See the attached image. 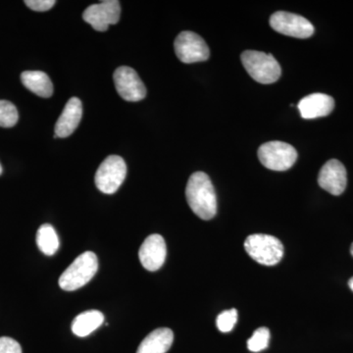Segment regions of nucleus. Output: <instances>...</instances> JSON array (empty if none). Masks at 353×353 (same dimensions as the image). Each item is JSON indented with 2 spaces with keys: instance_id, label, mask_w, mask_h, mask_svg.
<instances>
[{
  "instance_id": "1",
  "label": "nucleus",
  "mask_w": 353,
  "mask_h": 353,
  "mask_svg": "<svg viewBox=\"0 0 353 353\" xmlns=\"http://www.w3.org/2000/svg\"><path fill=\"white\" fill-rule=\"evenodd\" d=\"M185 196L194 214L202 220H210L217 213V196L208 174L196 172L188 182Z\"/></svg>"
},
{
  "instance_id": "2",
  "label": "nucleus",
  "mask_w": 353,
  "mask_h": 353,
  "mask_svg": "<svg viewBox=\"0 0 353 353\" xmlns=\"http://www.w3.org/2000/svg\"><path fill=\"white\" fill-rule=\"evenodd\" d=\"M97 270L99 259L97 254L92 252H83L60 276V288L66 292L81 289L94 277Z\"/></svg>"
},
{
  "instance_id": "3",
  "label": "nucleus",
  "mask_w": 353,
  "mask_h": 353,
  "mask_svg": "<svg viewBox=\"0 0 353 353\" xmlns=\"http://www.w3.org/2000/svg\"><path fill=\"white\" fill-rule=\"evenodd\" d=\"M241 63L253 80L260 83L277 82L282 74L280 64L270 53L245 50L241 54Z\"/></svg>"
},
{
  "instance_id": "4",
  "label": "nucleus",
  "mask_w": 353,
  "mask_h": 353,
  "mask_svg": "<svg viewBox=\"0 0 353 353\" xmlns=\"http://www.w3.org/2000/svg\"><path fill=\"white\" fill-rule=\"evenodd\" d=\"M245 248L253 260L265 266H274L284 256V245L270 234H255L248 236Z\"/></svg>"
},
{
  "instance_id": "5",
  "label": "nucleus",
  "mask_w": 353,
  "mask_h": 353,
  "mask_svg": "<svg viewBox=\"0 0 353 353\" xmlns=\"http://www.w3.org/2000/svg\"><path fill=\"white\" fill-rule=\"evenodd\" d=\"M259 158L263 166L273 171H287L294 166L297 152L294 146L283 141H269L260 146Z\"/></svg>"
},
{
  "instance_id": "6",
  "label": "nucleus",
  "mask_w": 353,
  "mask_h": 353,
  "mask_svg": "<svg viewBox=\"0 0 353 353\" xmlns=\"http://www.w3.org/2000/svg\"><path fill=\"white\" fill-rule=\"evenodd\" d=\"M127 165L124 159L118 155H110L104 160L95 174V185L97 189L106 194L117 192L126 179Z\"/></svg>"
},
{
  "instance_id": "7",
  "label": "nucleus",
  "mask_w": 353,
  "mask_h": 353,
  "mask_svg": "<svg viewBox=\"0 0 353 353\" xmlns=\"http://www.w3.org/2000/svg\"><path fill=\"white\" fill-rule=\"evenodd\" d=\"M176 57L183 63H196L206 61L210 57L208 44L201 36L192 32L179 34L174 43Z\"/></svg>"
},
{
  "instance_id": "8",
  "label": "nucleus",
  "mask_w": 353,
  "mask_h": 353,
  "mask_svg": "<svg viewBox=\"0 0 353 353\" xmlns=\"http://www.w3.org/2000/svg\"><path fill=\"white\" fill-rule=\"evenodd\" d=\"M270 26L274 31L297 39L310 38L314 34V26L306 18L297 14L278 11L270 18Z\"/></svg>"
},
{
  "instance_id": "9",
  "label": "nucleus",
  "mask_w": 353,
  "mask_h": 353,
  "mask_svg": "<svg viewBox=\"0 0 353 353\" xmlns=\"http://www.w3.org/2000/svg\"><path fill=\"white\" fill-rule=\"evenodd\" d=\"M120 16V2L117 0H106L101 3L92 4L83 14L85 22L99 32L108 31L109 26L117 24Z\"/></svg>"
},
{
  "instance_id": "10",
  "label": "nucleus",
  "mask_w": 353,
  "mask_h": 353,
  "mask_svg": "<svg viewBox=\"0 0 353 353\" xmlns=\"http://www.w3.org/2000/svg\"><path fill=\"white\" fill-rule=\"evenodd\" d=\"M114 83L118 94L127 101H139L145 99L146 88L131 67H119L114 72Z\"/></svg>"
},
{
  "instance_id": "11",
  "label": "nucleus",
  "mask_w": 353,
  "mask_h": 353,
  "mask_svg": "<svg viewBox=\"0 0 353 353\" xmlns=\"http://www.w3.org/2000/svg\"><path fill=\"white\" fill-rule=\"evenodd\" d=\"M318 183L323 190L333 196H341L345 192L347 185L345 167L339 160H329L319 172Z\"/></svg>"
},
{
  "instance_id": "12",
  "label": "nucleus",
  "mask_w": 353,
  "mask_h": 353,
  "mask_svg": "<svg viewBox=\"0 0 353 353\" xmlns=\"http://www.w3.org/2000/svg\"><path fill=\"white\" fill-rule=\"evenodd\" d=\"M166 255V243L160 234H150L139 248V261L148 271L159 270L163 266Z\"/></svg>"
},
{
  "instance_id": "13",
  "label": "nucleus",
  "mask_w": 353,
  "mask_h": 353,
  "mask_svg": "<svg viewBox=\"0 0 353 353\" xmlns=\"http://www.w3.org/2000/svg\"><path fill=\"white\" fill-rule=\"evenodd\" d=\"M83 116L82 102L78 97H72L65 105L59 119L55 125L57 138H67L71 136L80 124Z\"/></svg>"
},
{
  "instance_id": "14",
  "label": "nucleus",
  "mask_w": 353,
  "mask_h": 353,
  "mask_svg": "<svg viewBox=\"0 0 353 353\" xmlns=\"http://www.w3.org/2000/svg\"><path fill=\"white\" fill-rule=\"evenodd\" d=\"M297 108L303 119H316L328 116L334 110V101L328 94L317 92L303 97Z\"/></svg>"
},
{
  "instance_id": "15",
  "label": "nucleus",
  "mask_w": 353,
  "mask_h": 353,
  "mask_svg": "<svg viewBox=\"0 0 353 353\" xmlns=\"http://www.w3.org/2000/svg\"><path fill=\"white\" fill-rule=\"evenodd\" d=\"M174 341V333L169 328L154 330L141 341L137 353H166Z\"/></svg>"
},
{
  "instance_id": "16",
  "label": "nucleus",
  "mask_w": 353,
  "mask_h": 353,
  "mask_svg": "<svg viewBox=\"0 0 353 353\" xmlns=\"http://www.w3.org/2000/svg\"><path fill=\"white\" fill-rule=\"evenodd\" d=\"M21 81L28 90L43 99L53 94V85L50 77L41 71H26L21 74Z\"/></svg>"
},
{
  "instance_id": "17",
  "label": "nucleus",
  "mask_w": 353,
  "mask_h": 353,
  "mask_svg": "<svg viewBox=\"0 0 353 353\" xmlns=\"http://www.w3.org/2000/svg\"><path fill=\"white\" fill-rule=\"evenodd\" d=\"M104 322V315L99 310H88L77 316L72 323V332L77 336L85 338L94 333Z\"/></svg>"
},
{
  "instance_id": "18",
  "label": "nucleus",
  "mask_w": 353,
  "mask_h": 353,
  "mask_svg": "<svg viewBox=\"0 0 353 353\" xmlns=\"http://www.w3.org/2000/svg\"><path fill=\"white\" fill-rule=\"evenodd\" d=\"M37 245L43 254L51 256L59 250L60 241L57 231L50 224H43L37 233Z\"/></svg>"
},
{
  "instance_id": "19",
  "label": "nucleus",
  "mask_w": 353,
  "mask_h": 353,
  "mask_svg": "<svg viewBox=\"0 0 353 353\" xmlns=\"http://www.w3.org/2000/svg\"><path fill=\"white\" fill-rule=\"evenodd\" d=\"M19 119L17 108L10 101H0V127L12 128Z\"/></svg>"
},
{
  "instance_id": "20",
  "label": "nucleus",
  "mask_w": 353,
  "mask_h": 353,
  "mask_svg": "<svg viewBox=\"0 0 353 353\" xmlns=\"http://www.w3.org/2000/svg\"><path fill=\"white\" fill-rule=\"evenodd\" d=\"M270 341V331L265 327L257 329L252 338L248 341V348L252 352H259L268 347Z\"/></svg>"
},
{
  "instance_id": "21",
  "label": "nucleus",
  "mask_w": 353,
  "mask_h": 353,
  "mask_svg": "<svg viewBox=\"0 0 353 353\" xmlns=\"http://www.w3.org/2000/svg\"><path fill=\"white\" fill-rule=\"evenodd\" d=\"M236 321H238V311L233 308L223 311L221 314L218 315L216 325H217L218 330L222 333H229L234 329Z\"/></svg>"
},
{
  "instance_id": "22",
  "label": "nucleus",
  "mask_w": 353,
  "mask_h": 353,
  "mask_svg": "<svg viewBox=\"0 0 353 353\" xmlns=\"http://www.w3.org/2000/svg\"><path fill=\"white\" fill-rule=\"evenodd\" d=\"M0 353H22V347L17 341L9 336L0 338Z\"/></svg>"
},
{
  "instance_id": "23",
  "label": "nucleus",
  "mask_w": 353,
  "mask_h": 353,
  "mask_svg": "<svg viewBox=\"0 0 353 353\" xmlns=\"http://www.w3.org/2000/svg\"><path fill=\"white\" fill-rule=\"evenodd\" d=\"M55 3H57L55 0H26L25 1L26 6L38 12L50 10Z\"/></svg>"
},
{
  "instance_id": "24",
  "label": "nucleus",
  "mask_w": 353,
  "mask_h": 353,
  "mask_svg": "<svg viewBox=\"0 0 353 353\" xmlns=\"http://www.w3.org/2000/svg\"><path fill=\"white\" fill-rule=\"evenodd\" d=\"M348 287H350V290L353 292V277L348 281Z\"/></svg>"
},
{
  "instance_id": "25",
  "label": "nucleus",
  "mask_w": 353,
  "mask_h": 353,
  "mask_svg": "<svg viewBox=\"0 0 353 353\" xmlns=\"http://www.w3.org/2000/svg\"><path fill=\"white\" fill-rule=\"evenodd\" d=\"M350 253H352V255L353 256V243H352V246H350Z\"/></svg>"
},
{
  "instance_id": "26",
  "label": "nucleus",
  "mask_w": 353,
  "mask_h": 353,
  "mask_svg": "<svg viewBox=\"0 0 353 353\" xmlns=\"http://www.w3.org/2000/svg\"><path fill=\"white\" fill-rule=\"evenodd\" d=\"M2 171H3V170H2V166H1V164H0V175H1Z\"/></svg>"
}]
</instances>
